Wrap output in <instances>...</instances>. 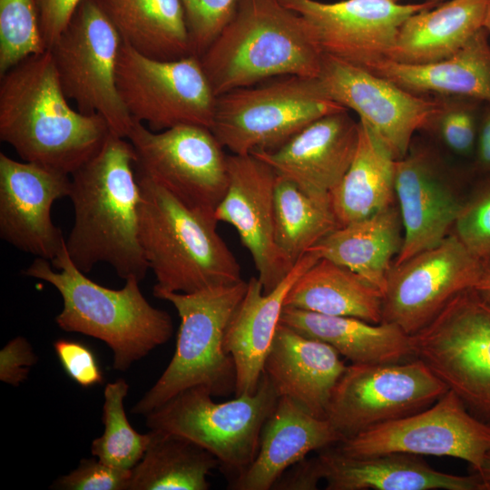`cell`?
Returning <instances> with one entry per match:
<instances>
[{
    "mask_svg": "<svg viewBox=\"0 0 490 490\" xmlns=\"http://www.w3.org/2000/svg\"><path fill=\"white\" fill-rule=\"evenodd\" d=\"M358 142L353 161L330 194L340 227L394 204L396 198V160L364 123L358 121Z\"/></svg>",
    "mask_w": 490,
    "mask_h": 490,
    "instance_id": "1f68e13d",
    "label": "cell"
},
{
    "mask_svg": "<svg viewBox=\"0 0 490 490\" xmlns=\"http://www.w3.org/2000/svg\"><path fill=\"white\" fill-rule=\"evenodd\" d=\"M475 474L482 484V490H490V451L485 455L480 468Z\"/></svg>",
    "mask_w": 490,
    "mask_h": 490,
    "instance_id": "bcb514c9",
    "label": "cell"
},
{
    "mask_svg": "<svg viewBox=\"0 0 490 490\" xmlns=\"http://www.w3.org/2000/svg\"><path fill=\"white\" fill-rule=\"evenodd\" d=\"M274 204L276 242L293 264L340 227L330 197L310 195L279 175L275 184Z\"/></svg>",
    "mask_w": 490,
    "mask_h": 490,
    "instance_id": "836d02e7",
    "label": "cell"
},
{
    "mask_svg": "<svg viewBox=\"0 0 490 490\" xmlns=\"http://www.w3.org/2000/svg\"><path fill=\"white\" fill-rule=\"evenodd\" d=\"M485 263L454 232L438 245L393 263L383 291L382 322L416 334L455 296L475 289Z\"/></svg>",
    "mask_w": 490,
    "mask_h": 490,
    "instance_id": "2e32d148",
    "label": "cell"
},
{
    "mask_svg": "<svg viewBox=\"0 0 490 490\" xmlns=\"http://www.w3.org/2000/svg\"><path fill=\"white\" fill-rule=\"evenodd\" d=\"M318 456L327 490H482L475 474L443 473L416 455L350 456L329 446Z\"/></svg>",
    "mask_w": 490,
    "mask_h": 490,
    "instance_id": "cb8c5ba5",
    "label": "cell"
},
{
    "mask_svg": "<svg viewBox=\"0 0 490 490\" xmlns=\"http://www.w3.org/2000/svg\"><path fill=\"white\" fill-rule=\"evenodd\" d=\"M128 391L129 385L122 378L105 386L102 418L103 433L93 440L91 453L106 465L132 470L142 458L151 434H140L131 426L123 407Z\"/></svg>",
    "mask_w": 490,
    "mask_h": 490,
    "instance_id": "e575fe53",
    "label": "cell"
},
{
    "mask_svg": "<svg viewBox=\"0 0 490 490\" xmlns=\"http://www.w3.org/2000/svg\"><path fill=\"white\" fill-rule=\"evenodd\" d=\"M136 160L130 141L112 132L100 151L71 175L74 225L65 248L84 273L107 263L124 280L141 281L149 270L139 237Z\"/></svg>",
    "mask_w": 490,
    "mask_h": 490,
    "instance_id": "6da1fadb",
    "label": "cell"
},
{
    "mask_svg": "<svg viewBox=\"0 0 490 490\" xmlns=\"http://www.w3.org/2000/svg\"><path fill=\"white\" fill-rule=\"evenodd\" d=\"M453 230L475 256L490 261V174L465 200Z\"/></svg>",
    "mask_w": 490,
    "mask_h": 490,
    "instance_id": "8d00e7d4",
    "label": "cell"
},
{
    "mask_svg": "<svg viewBox=\"0 0 490 490\" xmlns=\"http://www.w3.org/2000/svg\"><path fill=\"white\" fill-rule=\"evenodd\" d=\"M476 167L490 174V104L482 112L475 143Z\"/></svg>",
    "mask_w": 490,
    "mask_h": 490,
    "instance_id": "f6af8a7d",
    "label": "cell"
},
{
    "mask_svg": "<svg viewBox=\"0 0 490 490\" xmlns=\"http://www.w3.org/2000/svg\"><path fill=\"white\" fill-rule=\"evenodd\" d=\"M322 54L306 20L279 0H239L200 61L218 96L278 76L316 78Z\"/></svg>",
    "mask_w": 490,
    "mask_h": 490,
    "instance_id": "277c9868",
    "label": "cell"
},
{
    "mask_svg": "<svg viewBox=\"0 0 490 490\" xmlns=\"http://www.w3.org/2000/svg\"><path fill=\"white\" fill-rule=\"evenodd\" d=\"M192 54L201 57L233 17L239 0H181Z\"/></svg>",
    "mask_w": 490,
    "mask_h": 490,
    "instance_id": "74e56055",
    "label": "cell"
},
{
    "mask_svg": "<svg viewBox=\"0 0 490 490\" xmlns=\"http://www.w3.org/2000/svg\"><path fill=\"white\" fill-rule=\"evenodd\" d=\"M248 286L243 279L192 293L153 292L172 303L181 318L175 351L155 384L132 407V413L145 416L178 393L205 387L213 397L235 392L236 368L223 349L227 325Z\"/></svg>",
    "mask_w": 490,
    "mask_h": 490,
    "instance_id": "8992f818",
    "label": "cell"
},
{
    "mask_svg": "<svg viewBox=\"0 0 490 490\" xmlns=\"http://www.w3.org/2000/svg\"><path fill=\"white\" fill-rule=\"evenodd\" d=\"M359 124L343 110L314 121L274 151L251 154L317 197H330L355 156Z\"/></svg>",
    "mask_w": 490,
    "mask_h": 490,
    "instance_id": "44dd1931",
    "label": "cell"
},
{
    "mask_svg": "<svg viewBox=\"0 0 490 490\" xmlns=\"http://www.w3.org/2000/svg\"><path fill=\"white\" fill-rule=\"evenodd\" d=\"M320 259L319 254L310 249L269 293L263 292L258 278L249 279L246 292L227 325L222 343L224 351L232 357L235 364V397L256 392L279 324L285 298L299 278Z\"/></svg>",
    "mask_w": 490,
    "mask_h": 490,
    "instance_id": "7402d4cb",
    "label": "cell"
},
{
    "mask_svg": "<svg viewBox=\"0 0 490 490\" xmlns=\"http://www.w3.org/2000/svg\"><path fill=\"white\" fill-rule=\"evenodd\" d=\"M489 1L449 0L410 15L400 26L387 59L423 64L448 58L484 27Z\"/></svg>",
    "mask_w": 490,
    "mask_h": 490,
    "instance_id": "83f0119b",
    "label": "cell"
},
{
    "mask_svg": "<svg viewBox=\"0 0 490 490\" xmlns=\"http://www.w3.org/2000/svg\"><path fill=\"white\" fill-rule=\"evenodd\" d=\"M411 342L415 357L490 425V299L474 288L458 293Z\"/></svg>",
    "mask_w": 490,
    "mask_h": 490,
    "instance_id": "9c48e42d",
    "label": "cell"
},
{
    "mask_svg": "<svg viewBox=\"0 0 490 490\" xmlns=\"http://www.w3.org/2000/svg\"><path fill=\"white\" fill-rule=\"evenodd\" d=\"M402 230L399 209L394 203L339 227L311 249L321 259L362 276L383 293L387 273L403 245Z\"/></svg>",
    "mask_w": 490,
    "mask_h": 490,
    "instance_id": "f1b7e54d",
    "label": "cell"
},
{
    "mask_svg": "<svg viewBox=\"0 0 490 490\" xmlns=\"http://www.w3.org/2000/svg\"><path fill=\"white\" fill-rule=\"evenodd\" d=\"M307 22L324 54L362 68L388 58L398 30L412 15L435 7L436 0L399 4L394 0H279Z\"/></svg>",
    "mask_w": 490,
    "mask_h": 490,
    "instance_id": "e0dca14e",
    "label": "cell"
},
{
    "mask_svg": "<svg viewBox=\"0 0 490 490\" xmlns=\"http://www.w3.org/2000/svg\"><path fill=\"white\" fill-rule=\"evenodd\" d=\"M54 348L63 369L77 385L90 387L103 383V376L99 362L86 345L60 338L54 342Z\"/></svg>",
    "mask_w": 490,
    "mask_h": 490,
    "instance_id": "60d3db41",
    "label": "cell"
},
{
    "mask_svg": "<svg viewBox=\"0 0 490 490\" xmlns=\"http://www.w3.org/2000/svg\"><path fill=\"white\" fill-rule=\"evenodd\" d=\"M382 291L351 270L327 259L310 267L289 289L284 307L382 322Z\"/></svg>",
    "mask_w": 490,
    "mask_h": 490,
    "instance_id": "4dcf8cb0",
    "label": "cell"
},
{
    "mask_svg": "<svg viewBox=\"0 0 490 490\" xmlns=\"http://www.w3.org/2000/svg\"><path fill=\"white\" fill-rule=\"evenodd\" d=\"M212 397L202 386L184 389L146 415V426L192 440L237 476L256 457L262 427L279 397L264 373L254 394L222 403Z\"/></svg>",
    "mask_w": 490,
    "mask_h": 490,
    "instance_id": "ba28073f",
    "label": "cell"
},
{
    "mask_svg": "<svg viewBox=\"0 0 490 490\" xmlns=\"http://www.w3.org/2000/svg\"><path fill=\"white\" fill-rule=\"evenodd\" d=\"M316 81L329 100L352 110L397 161L409 152L414 133L430 127L444 102L408 92L339 58L322 54Z\"/></svg>",
    "mask_w": 490,
    "mask_h": 490,
    "instance_id": "5bb4252c",
    "label": "cell"
},
{
    "mask_svg": "<svg viewBox=\"0 0 490 490\" xmlns=\"http://www.w3.org/2000/svg\"><path fill=\"white\" fill-rule=\"evenodd\" d=\"M395 192L404 230L394 263L438 245L454 228L464 204L433 153L410 150L395 164Z\"/></svg>",
    "mask_w": 490,
    "mask_h": 490,
    "instance_id": "ffe728a7",
    "label": "cell"
},
{
    "mask_svg": "<svg viewBox=\"0 0 490 490\" xmlns=\"http://www.w3.org/2000/svg\"><path fill=\"white\" fill-rule=\"evenodd\" d=\"M127 139L136 152L137 172L214 216L228 188V155L211 129L181 124L154 132L133 120Z\"/></svg>",
    "mask_w": 490,
    "mask_h": 490,
    "instance_id": "7c38bea8",
    "label": "cell"
},
{
    "mask_svg": "<svg viewBox=\"0 0 490 490\" xmlns=\"http://www.w3.org/2000/svg\"><path fill=\"white\" fill-rule=\"evenodd\" d=\"M122 42L157 60L192 54L181 0H95ZM193 55V54H192Z\"/></svg>",
    "mask_w": 490,
    "mask_h": 490,
    "instance_id": "f546056e",
    "label": "cell"
},
{
    "mask_svg": "<svg viewBox=\"0 0 490 490\" xmlns=\"http://www.w3.org/2000/svg\"><path fill=\"white\" fill-rule=\"evenodd\" d=\"M228 188L215 210L216 220L230 224L249 250L263 292L274 289L294 264L275 238V184L277 174L252 154L228 155Z\"/></svg>",
    "mask_w": 490,
    "mask_h": 490,
    "instance_id": "ac0fdd59",
    "label": "cell"
},
{
    "mask_svg": "<svg viewBox=\"0 0 490 490\" xmlns=\"http://www.w3.org/2000/svg\"><path fill=\"white\" fill-rule=\"evenodd\" d=\"M122 40L95 0H83L49 49L66 97L85 114L104 118L126 138L133 120L120 97L116 67Z\"/></svg>",
    "mask_w": 490,
    "mask_h": 490,
    "instance_id": "30bf717a",
    "label": "cell"
},
{
    "mask_svg": "<svg viewBox=\"0 0 490 490\" xmlns=\"http://www.w3.org/2000/svg\"><path fill=\"white\" fill-rule=\"evenodd\" d=\"M394 1L399 2L400 0H394ZM436 1H438V0H436Z\"/></svg>",
    "mask_w": 490,
    "mask_h": 490,
    "instance_id": "681fc988",
    "label": "cell"
},
{
    "mask_svg": "<svg viewBox=\"0 0 490 490\" xmlns=\"http://www.w3.org/2000/svg\"><path fill=\"white\" fill-rule=\"evenodd\" d=\"M37 359L31 343L22 336L15 337L0 351V380L18 387L28 377Z\"/></svg>",
    "mask_w": 490,
    "mask_h": 490,
    "instance_id": "b9f144b4",
    "label": "cell"
},
{
    "mask_svg": "<svg viewBox=\"0 0 490 490\" xmlns=\"http://www.w3.org/2000/svg\"><path fill=\"white\" fill-rule=\"evenodd\" d=\"M347 365L328 344L279 324L263 366L279 397L327 419L332 391Z\"/></svg>",
    "mask_w": 490,
    "mask_h": 490,
    "instance_id": "603a6c76",
    "label": "cell"
},
{
    "mask_svg": "<svg viewBox=\"0 0 490 490\" xmlns=\"http://www.w3.org/2000/svg\"><path fill=\"white\" fill-rule=\"evenodd\" d=\"M151 440L132 469L127 490H208V476L220 466L210 451L174 433L150 429Z\"/></svg>",
    "mask_w": 490,
    "mask_h": 490,
    "instance_id": "d6a6232c",
    "label": "cell"
},
{
    "mask_svg": "<svg viewBox=\"0 0 490 490\" xmlns=\"http://www.w3.org/2000/svg\"><path fill=\"white\" fill-rule=\"evenodd\" d=\"M448 390L416 358L396 363H351L332 391L327 419L345 440L424 410Z\"/></svg>",
    "mask_w": 490,
    "mask_h": 490,
    "instance_id": "4fadbf2b",
    "label": "cell"
},
{
    "mask_svg": "<svg viewBox=\"0 0 490 490\" xmlns=\"http://www.w3.org/2000/svg\"><path fill=\"white\" fill-rule=\"evenodd\" d=\"M343 441L328 419L318 418L287 397H279L266 420L251 464L235 476V490H270L289 466L315 450Z\"/></svg>",
    "mask_w": 490,
    "mask_h": 490,
    "instance_id": "d4e9b609",
    "label": "cell"
},
{
    "mask_svg": "<svg viewBox=\"0 0 490 490\" xmlns=\"http://www.w3.org/2000/svg\"><path fill=\"white\" fill-rule=\"evenodd\" d=\"M350 456L387 453L450 456L478 470L490 451V425L473 416L448 390L427 408L373 426L338 444Z\"/></svg>",
    "mask_w": 490,
    "mask_h": 490,
    "instance_id": "9a60e30c",
    "label": "cell"
},
{
    "mask_svg": "<svg viewBox=\"0 0 490 490\" xmlns=\"http://www.w3.org/2000/svg\"><path fill=\"white\" fill-rule=\"evenodd\" d=\"M279 323L325 342L353 364L396 363L416 358L411 336L395 324L370 323L284 307Z\"/></svg>",
    "mask_w": 490,
    "mask_h": 490,
    "instance_id": "4316f807",
    "label": "cell"
},
{
    "mask_svg": "<svg viewBox=\"0 0 490 490\" xmlns=\"http://www.w3.org/2000/svg\"><path fill=\"white\" fill-rule=\"evenodd\" d=\"M70 191V175L0 152L1 239L51 262L65 245L62 230L52 220L51 209Z\"/></svg>",
    "mask_w": 490,
    "mask_h": 490,
    "instance_id": "d6986e66",
    "label": "cell"
},
{
    "mask_svg": "<svg viewBox=\"0 0 490 490\" xmlns=\"http://www.w3.org/2000/svg\"><path fill=\"white\" fill-rule=\"evenodd\" d=\"M0 77V139L24 162L71 176L112 133L103 117L69 104L49 50Z\"/></svg>",
    "mask_w": 490,
    "mask_h": 490,
    "instance_id": "7a4b0ae2",
    "label": "cell"
},
{
    "mask_svg": "<svg viewBox=\"0 0 490 490\" xmlns=\"http://www.w3.org/2000/svg\"><path fill=\"white\" fill-rule=\"evenodd\" d=\"M323 480L318 456L303 458L289 466L277 479L274 490H315Z\"/></svg>",
    "mask_w": 490,
    "mask_h": 490,
    "instance_id": "ee69618b",
    "label": "cell"
},
{
    "mask_svg": "<svg viewBox=\"0 0 490 490\" xmlns=\"http://www.w3.org/2000/svg\"><path fill=\"white\" fill-rule=\"evenodd\" d=\"M484 28L486 31L489 41H490V1L487 6L485 17Z\"/></svg>",
    "mask_w": 490,
    "mask_h": 490,
    "instance_id": "c3c4849f",
    "label": "cell"
},
{
    "mask_svg": "<svg viewBox=\"0 0 490 490\" xmlns=\"http://www.w3.org/2000/svg\"><path fill=\"white\" fill-rule=\"evenodd\" d=\"M24 274L58 290L63 309L54 319L57 326L104 342L117 371H127L172 336L171 316L147 301L137 279H125L120 289L103 287L73 263L65 245L51 262L35 258Z\"/></svg>",
    "mask_w": 490,
    "mask_h": 490,
    "instance_id": "3957f363",
    "label": "cell"
},
{
    "mask_svg": "<svg viewBox=\"0 0 490 490\" xmlns=\"http://www.w3.org/2000/svg\"><path fill=\"white\" fill-rule=\"evenodd\" d=\"M135 173L141 191L139 237L156 279L153 292L192 293L241 281L240 265L219 234L215 217Z\"/></svg>",
    "mask_w": 490,
    "mask_h": 490,
    "instance_id": "5b68a950",
    "label": "cell"
},
{
    "mask_svg": "<svg viewBox=\"0 0 490 490\" xmlns=\"http://www.w3.org/2000/svg\"><path fill=\"white\" fill-rule=\"evenodd\" d=\"M347 108L316 78L283 75L216 97L211 132L233 154L274 151L318 118Z\"/></svg>",
    "mask_w": 490,
    "mask_h": 490,
    "instance_id": "52a82bcc",
    "label": "cell"
},
{
    "mask_svg": "<svg viewBox=\"0 0 490 490\" xmlns=\"http://www.w3.org/2000/svg\"><path fill=\"white\" fill-rule=\"evenodd\" d=\"M475 289L490 299V261H486L483 275Z\"/></svg>",
    "mask_w": 490,
    "mask_h": 490,
    "instance_id": "7dc6e473",
    "label": "cell"
},
{
    "mask_svg": "<svg viewBox=\"0 0 490 490\" xmlns=\"http://www.w3.org/2000/svg\"><path fill=\"white\" fill-rule=\"evenodd\" d=\"M456 98L450 104L444 102V107L432 125L438 126L440 137L450 150L461 155H469L475 149L481 117L478 115V105L482 102Z\"/></svg>",
    "mask_w": 490,
    "mask_h": 490,
    "instance_id": "f35d334b",
    "label": "cell"
},
{
    "mask_svg": "<svg viewBox=\"0 0 490 490\" xmlns=\"http://www.w3.org/2000/svg\"><path fill=\"white\" fill-rule=\"evenodd\" d=\"M47 51L34 0H0V76Z\"/></svg>",
    "mask_w": 490,
    "mask_h": 490,
    "instance_id": "d590c367",
    "label": "cell"
},
{
    "mask_svg": "<svg viewBox=\"0 0 490 490\" xmlns=\"http://www.w3.org/2000/svg\"><path fill=\"white\" fill-rule=\"evenodd\" d=\"M366 69L416 94L464 97L490 104V41L484 27L446 59L423 64L385 59Z\"/></svg>",
    "mask_w": 490,
    "mask_h": 490,
    "instance_id": "484cf974",
    "label": "cell"
},
{
    "mask_svg": "<svg viewBox=\"0 0 490 490\" xmlns=\"http://www.w3.org/2000/svg\"><path fill=\"white\" fill-rule=\"evenodd\" d=\"M132 470L106 465L95 456L83 458L70 473L51 485L60 490H127Z\"/></svg>",
    "mask_w": 490,
    "mask_h": 490,
    "instance_id": "ab89813d",
    "label": "cell"
},
{
    "mask_svg": "<svg viewBox=\"0 0 490 490\" xmlns=\"http://www.w3.org/2000/svg\"><path fill=\"white\" fill-rule=\"evenodd\" d=\"M116 83L132 120L145 122L152 131L181 124L211 129L217 96L195 55L157 60L122 42Z\"/></svg>",
    "mask_w": 490,
    "mask_h": 490,
    "instance_id": "8fae6325",
    "label": "cell"
},
{
    "mask_svg": "<svg viewBox=\"0 0 490 490\" xmlns=\"http://www.w3.org/2000/svg\"><path fill=\"white\" fill-rule=\"evenodd\" d=\"M44 41L49 50L70 23L83 0H34Z\"/></svg>",
    "mask_w": 490,
    "mask_h": 490,
    "instance_id": "7bdbcfd3",
    "label": "cell"
}]
</instances>
